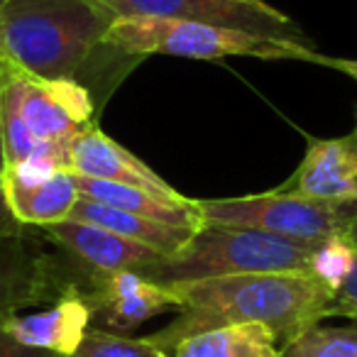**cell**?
I'll list each match as a JSON object with an SVG mask.
<instances>
[{
  "mask_svg": "<svg viewBox=\"0 0 357 357\" xmlns=\"http://www.w3.org/2000/svg\"><path fill=\"white\" fill-rule=\"evenodd\" d=\"M181 296V311L144 340L172 355L186 337L225 326L259 323L279 342H289L333 316V296L311 274H240L169 287Z\"/></svg>",
  "mask_w": 357,
  "mask_h": 357,
  "instance_id": "1",
  "label": "cell"
},
{
  "mask_svg": "<svg viewBox=\"0 0 357 357\" xmlns=\"http://www.w3.org/2000/svg\"><path fill=\"white\" fill-rule=\"evenodd\" d=\"M113 20L96 0H8L0 8V59L35 79H79L105 47Z\"/></svg>",
  "mask_w": 357,
  "mask_h": 357,
  "instance_id": "2",
  "label": "cell"
},
{
  "mask_svg": "<svg viewBox=\"0 0 357 357\" xmlns=\"http://www.w3.org/2000/svg\"><path fill=\"white\" fill-rule=\"evenodd\" d=\"M316 245L252 228L201 225L178 252L137 274L162 287L240 274H308Z\"/></svg>",
  "mask_w": 357,
  "mask_h": 357,
  "instance_id": "3",
  "label": "cell"
},
{
  "mask_svg": "<svg viewBox=\"0 0 357 357\" xmlns=\"http://www.w3.org/2000/svg\"><path fill=\"white\" fill-rule=\"evenodd\" d=\"M105 47L123 56L149 54L220 61L228 56L311 61L316 52L303 42L274 40L235 27L178 17H115L105 32Z\"/></svg>",
  "mask_w": 357,
  "mask_h": 357,
  "instance_id": "4",
  "label": "cell"
},
{
  "mask_svg": "<svg viewBox=\"0 0 357 357\" xmlns=\"http://www.w3.org/2000/svg\"><path fill=\"white\" fill-rule=\"evenodd\" d=\"M201 225H230L282 235L303 243H323L335 233H347L357 204H331L291 191H267L238 199L194 201Z\"/></svg>",
  "mask_w": 357,
  "mask_h": 357,
  "instance_id": "5",
  "label": "cell"
},
{
  "mask_svg": "<svg viewBox=\"0 0 357 357\" xmlns=\"http://www.w3.org/2000/svg\"><path fill=\"white\" fill-rule=\"evenodd\" d=\"M0 110L17 118L42 144L69 154L81 132L93 128V98L79 79H35L6 71Z\"/></svg>",
  "mask_w": 357,
  "mask_h": 357,
  "instance_id": "6",
  "label": "cell"
},
{
  "mask_svg": "<svg viewBox=\"0 0 357 357\" xmlns=\"http://www.w3.org/2000/svg\"><path fill=\"white\" fill-rule=\"evenodd\" d=\"M113 17H178L235 27L274 40L303 42L298 25L264 0H96ZM306 45V42H303Z\"/></svg>",
  "mask_w": 357,
  "mask_h": 357,
  "instance_id": "7",
  "label": "cell"
},
{
  "mask_svg": "<svg viewBox=\"0 0 357 357\" xmlns=\"http://www.w3.org/2000/svg\"><path fill=\"white\" fill-rule=\"evenodd\" d=\"M74 282L61 277L56 259L27 233L0 238V323L20 311L59 298Z\"/></svg>",
  "mask_w": 357,
  "mask_h": 357,
  "instance_id": "8",
  "label": "cell"
},
{
  "mask_svg": "<svg viewBox=\"0 0 357 357\" xmlns=\"http://www.w3.org/2000/svg\"><path fill=\"white\" fill-rule=\"evenodd\" d=\"M84 296L91 306V316L98 323L96 328L118 335L167 311H181V296L174 289L137 272L91 274Z\"/></svg>",
  "mask_w": 357,
  "mask_h": 357,
  "instance_id": "9",
  "label": "cell"
},
{
  "mask_svg": "<svg viewBox=\"0 0 357 357\" xmlns=\"http://www.w3.org/2000/svg\"><path fill=\"white\" fill-rule=\"evenodd\" d=\"M282 191L331 204H357V128L340 137H306V154Z\"/></svg>",
  "mask_w": 357,
  "mask_h": 357,
  "instance_id": "10",
  "label": "cell"
},
{
  "mask_svg": "<svg viewBox=\"0 0 357 357\" xmlns=\"http://www.w3.org/2000/svg\"><path fill=\"white\" fill-rule=\"evenodd\" d=\"M91 323L93 316H91L84 289L71 287L50 308H42L37 313H17L8 318L3 328L20 345L71 357L81 347L86 333L91 331Z\"/></svg>",
  "mask_w": 357,
  "mask_h": 357,
  "instance_id": "11",
  "label": "cell"
},
{
  "mask_svg": "<svg viewBox=\"0 0 357 357\" xmlns=\"http://www.w3.org/2000/svg\"><path fill=\"white\" fill-rule=\"evenodd\" d=\"M69 172L76 176L100 178L113 184L147 189L162 196H181L174 186H169L152 167L142 162L137 154L115 142L100 128H89L71 142L69 147Z\"/></svg>",
  "mask_w": 357,
  "mask_h": 357,
  "instance_id": "12",
  "label": "cell"
},
{
  "mask_svg": "<svg viewBox=\"0 0 357 357\" xmlns=\"http://www.w3.org/2000/svg\"><path fill=\"white\" fill-rule=\"evenodd\" d=\"M45 235L69 255H74L79 262H84L91 274L142 272L164 257L147 245L132 243L113 230L81 223V220H64V223L50 225L45 228Z\"/></svg>",
  "mask_w": 357,
  "mask_h": 357,
  "instance_id": "13",
  "label": "cell"
},
{
  "mask_svg": "<svg viewBox=\"0 0 357 357\" xmlns=\"http://www.w3.org/2000/svg\"><path fill=\"white\" fill-rule=\"evenodd\" d=\"M74 181L81 199L96 201V204L110 206V208L125 211V213L139 215V218L157 220V223L176 225V228H201V215L196 211L194 199H186V196H162L147 189H135V186L100 181V178L76 176V174Z\"/></svg>",
  "mask_w": 357,
  "mask_h": 357,
  "instance_id": "14",
  "label": "cell"
},
{
  "mask_svg": "<svg viewBox=\"0 0 357 357\" xmlns=\"http://www.w3.org/2000/svg\"><path fill=\"white\" fill-rule=\"evenodd\" d=\"M69 220H81V223L108 228V230H113V233L123 235V238L132 240V243L147 245V248H152L154 252L164 255V257L178 252V250L191 240V235L196 233V230H189V228H176V225L139 218V215L125 213V211L110 208V206L96 204V201H89V199H81V196L74 204V208H71Z\"/></svg>",
  "mask_w": 357,
  "mask_h": 357,
  "instance_id": "15",
  "label": "cell"
},
{
  "mask_svg": "<svg viewBox=\"0 0 357 357\" xmlns=\"http://www.w3.org/2000/svg\"><path fill=\"white\" fill-rule=\"evenodd\" d=\"M3 191H6L13 215L22 225H40V228H50V225L69 220L71 208L79 201V189H76L71 172L56 174L52 181L35 186V189L3 178Z\"/></svg>",
  "mask_w": 357,
  "mask_h": 357,
  "instance_id": "16",
  "label": "cell"
},
{
  "mask_svg": "<svg viewBox=\"0 0 357 357\" xmlns=\"http://www.w3.org/2000/svg\"><path fill=\"white\" fill-rule=\"evenodd\" d=\"M169 357H282V350L267 326L243 323L186 337Z\"/></svg>",
  "mask_w": 357,
  "mask_h": 357,
  "instance_id": "17",
  "label": "cell"
},
{
  "mask_svg": "<svg viewBox=\"0 0 357 357\" xmlns=\"http://www.w3.org/2000/svg\"><path fill=\"white\" fill-rule=\"evenodd\" d=\"M357 264V245L347 233H335L316 245L311 255L308 274L321 284L323 289L335 296L345 282L350 279L352 269Z\"/></svg>",
  "mask_w": 357,
  "mask_h": 357,
  "instance_id": "18",
  "label": "cell"
},
{
  "mask_svg": "<svg viewBox=\"0 0 357 357\" xmlns=\"http://www.w3.org/2000/svg\"><path fill=\"white\" fill-rule=\"evenodd\" d=\"M282 357H357V323L352 326H311L284 342Z\"/></svg>",
  "mask_w": 357,
  "mask_h": 357,
  "instance_id": "19",
  "label": "cell"
},
{
  "mask_svg": "<svg viewBox=\"0 0 357 357\" xmlns=\"http://www.w3.org/2000/svg\"><path fill=\"white\" fill-rule=\"evenodd\" d=\"M71 357H169L159 347L149 345L144 337H128L118 333L91 328L81 347Z\"/></svg>",
  "mask_w": 357,
  "mask_h": 357,
  "instance_id": "20",
  "label": "cell"
},
{
  "mask_svg": "<svg viewBox=\"0 0 357 357\" xmlns=\"http://www.w3.org/2000/svg\"><path fill=\"white\" fill-rule=\"evenodd\" d=\"M61 172H69V169L54 157H25L15 164H8L3 178H8L13 184L27 186V189H35V186L52 181Z\"/></svg>",
  "mask_w": 357,
  "mask_h": 357,
  "instance_id": "21",
  "label": "cell"
},
{
  "mask_svg": "<svg viewBox=\"0 0 357 357\" xmlns=\"http://www.w3.org/2000/svg\"><path fill=\"white\" fill-rule=\"evenodd\" d=\"M333 316H345V318L357 321V264H355V269H352L350 279L345 282V287L335 294Z\"/></svg>",
  "mask_w": 357,
  "mask_h": 357,
  "instance_id": "22",
  "label": "cell"
},
{
  "mask_svg": "<svg viewBox=\"0 0 357 357\" xmlns=\"http://www.w3.org/2000/svg\"><path fill=\"white\" fill-rule=\"evenodd\" d=\"M0 357H61V355H52V352L32 350V347L20 345V342L8 335L3 323H0Z\"/></svg>",
  "mask_w": 357,
  "mask_h": 357,
  "instance_id": "23",
  "label": "cell"
},
{
  "mask_svg": "<svg viewBox=\"0 0 357 357\" xmlns=\"http://www.w3.org/2000/svg\"><path fill=\"white\" fill-rule=\"evenodd\" d=\"M17 233H25V225L13 215L6 199V191H3V178H0V238H8V235H17Z\"/></svg>",
  "mask_w": 357,
  "mask_h": 357,
  "instance_id": "24",
  "label": "cell"
},
{
  "mask_svg": "<svg viewBox=\"0 0 357 357\" xmlns=\"http://www.w3.org/2000/svg\"><path fill=\"white\" fill-rule=\"evenodd\" d=\"M311 64L328 66V69H335V71H340V74L350 76L352 81H357V59H352V56H326L316 52Z\"/></svg>",
  "mask_w": 357,
  "mask_h": 357,
  "instance_id": "25",
  "label": "cell"
},
{
  "mask_svg": "<svg viewBox=\"0 0 357 357\" xmlns=\"http://www.w3.org/2000/svg\"><path fill=\"white\" fill-rule=\"evenodd\" d=\"M6 172V142H3V115H0V176Z\"/></svg>",
  "mask_w": 357,
  "mask_h": 357,
  "instance_id": "26",
  "label": "cell"
},
{
  "mask_svg": "<svg viewBox=\"0 0 357 357\" xmlns=\"http://www.w3.org/2000/svg\"><path fill=\"white\" fill-rule=\"evenodd\" d=\"M347 235H350V238H352V243L357 245V213H355V218H352L350 228H347Z\"/></svg>",
  "mask_w": 357,
  "mask_h": 357,
  "instance_id": "27",
  "label": "cell"
},
{
  "mask_svg": "<svg viewBox=\"0 0 357 357\" xmlns=\"http://www.w3.org/2000/svg\"><path fill=\"white\" fill-rule=\"evenodd\" d=\"M6 71H8V66H6V61L0 59V84H3V79H6Z\"/></svg>",
  "mask_w": 357,
  "mask_h": 357,
  "instance_id": "28",
  "label": "cell"
},
{
  "mask_svg": "<svg viewBox=\"0 0 357 357\" xmlns=\"http://www.w3.org/2000/svg\"><path fill=\"white\" fill-rule=\"evenodd\" d=\"M6 3H8V0H0V8H3V6H6Z\"/></svg>",
  "mask_w": 357,
  "mask_h": 357,
  "instance_id": "29",
  "label": "cell"
},
{
  "mask_svg": "<svg viewBox=\"0 0 357 357\" xmlns=\"http://www.w3.org/2000/svg\"><path fill=\"white\" fill-rule=\"evenodd\" d=\"M240 3H250V0H240Z\"/></svg>",
  "mask_w": 357,
  "mask_h": 357,
  "instance_id": "30",
  "label": "cell"
}]
</instances>
